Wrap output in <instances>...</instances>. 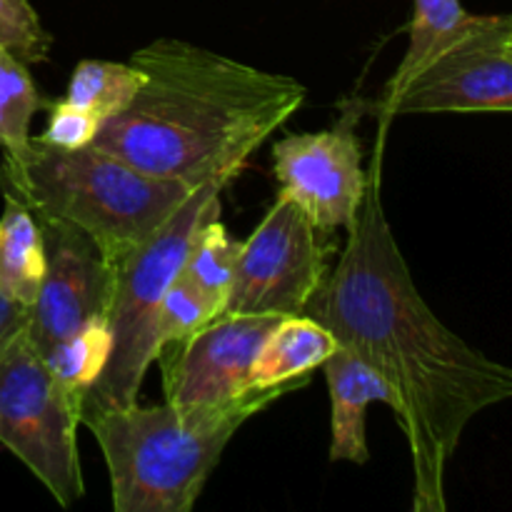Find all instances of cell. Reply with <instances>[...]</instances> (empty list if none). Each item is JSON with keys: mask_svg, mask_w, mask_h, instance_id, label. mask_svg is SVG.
Instances as JSON below:
<instances>
[{"mask_svg": "<svg viewBox=\"0 0 512 512\" xmlns=\"http://www.w3.org/2000/svg\"><path fill=\"white\" fill-rule=\"evenodd\" d=\"M380 153L348 240L305 315L385 380L413 463V510L445 512L465 428L512 398V370L465 343L420 295L383 208Z\"/></svg>", "mask_w": 512, "mask_h": 512, "instance_id": "cell-1", "label": "cell"}, {"mask_svg": "<svg viewBox=\"0 0 512 512\" xmlns=\"http://www.w3.org/2000/svg\"><path fill=\"white\" fill-rule=\"evenodd\" d=\"M130 65L143 73V85L123 113L100 125L93 145L193 188L233 180L308 98L293 75L178 38L143 45Z\"/></svg>", "mask_w": 512, "mask_h": 512, "instance_id": "cell-2", "label": "cell"}, {"mask_svg": "<svg viewBox=\"0 0 512 512\" xmlns=\"http://www.w3.org/2000/svg\"><path fill=\"white\" fill-rule=\"evenodd\" d=\"M310 378L250 388L218 405H128L80 420L103 453L115 512H190L225 448L253 415Z\"/></svg>", "mask_w": 512, "mask_h": 512, "instance_id": "cell-3", "label": "cell"}, {"mask_svg": "<svg viewBox=\"0 0 512 512\" xmlns=\"http://www.w3.org/2000/svg\"><path fill=\"white\" fill-rule=\"evenodd\" d=\"M0 188L23 200L35 218L78 228L113 265L148 240L195 190L145 173L95 145L65 150L38 135L20 158L3 155Z\"/></svg>", "mask_w": 512, "mask_h": 512, "instance_id": "cell-4", "label": "cell"}, {"mask_svg": "<svg viewBox=\"0 0 512 512\" xmlns=\"http://www.w3.org/2000/svg\"><path fill=\"white\" fill-rule=\"evenodd\" d=\"M228 183V178H213L195 185L188 200L115 265L108 308L110 355L100 378L85 393L80 420L138 403L145 373L160 353L155 325L163 295L178 278L200 230L220 218V195Z\"/></svg>", "mask_w": 512, "mask_h": 512, "instance_id": "cell-5", "label": "cell"}, {"mask_svg": "<svg viewBox=\"0 0 512 512\" xmlns=\"http://www.w3.org/2000/svg\"><path fill=\"white\" fill-rule=\"evenodd\" d=\"M78 425L80 405L55 380L23 328L0 355V445L63 508L85 493Z\"/></svg>", "mask_w": 512, "mask_h": 512, "instance_id": "cell-6", "label": "cell"}, {"mask_svg": "<svg viewBox=\"0 0 512 512\" xmlns=\"http://www.w3.org/2000/svg\"><path fill=\"white\" fill-rule=\"evenodd\" d=\"M383 120L423 113H510L512 18L475 15L398 88L375 105Z\"/></svg>", "mask_w": 512, "mask_h": 512, "instance_id": "cell-7", "label": "cell"}, {"mask_svg": "<svg viewBox=\"0 0 512 512\" xmlns=\"http://www.w3.org/2000/svg\"><path fill=\"white\" fill-rule=\"evenodd\" d=\"M330 233L278 193L258 228L240 243L223 315H305L330 270Z\"/></svg>", "mask_w": 512, "mask_h": 512, "instance_id": "cell-8", "label": "cell"}, {"mask_svg": "<svg viewBox=\"0 0 512 512\" xmlns=\"http://www.w3.org/2000/svg\"><path fill=\"white\" fill-rule=\"evenodd\" d=\"M360 110H345L338 125L318 133H293L273 145L280 195L305 210L318 228L345 230L368 190L363 143L355 133Z\"/></svg>", "mask_w": 512, "mask_h": 512, "instance_id": "cell-9", "label": "cell"}, {"mask_svg": "<svg viewBox=\"0 0 512 512\" xmlns=\"http://www.w3.org/2000/svg\"><path fill=\"white\" fill-rule=\"evenodd\" d=\"M45 270L28 308L25 335L43 355L50 345L95 320H108L115 265L85 233L53 218H38Z\"/></svg>", "mask_w": 512, "mask_h": 512, "instance_id": "cell-10", "label": "cell"}, {"mask_svg": "<svg viewBox=\"0 0 512 512\" xmlns=\"http://www.w3.org/2000/svg\"><path fill=\"white\" fill-rule=\"evenodd\" d=\"M280 318L218 315L188 338L160 350L165 400L173 405H218L253 385V363Z\"/></svg>", "mask_w": 512, "mask_h": 512, "instance_id": "cell-11", "label": "cell"}, {"mask_svg": "<svg viewBox=\"0 0 512 512\" xmlns=\"http://www.w3.org/2000/svg\"><path fill=\"white\" fill-rule=\"evenodd\" d=\"M320 368L330 393V460L365 465L370 460L368 408L373 403L393 408V393L365 360L340 345Z\"/></svg>", "mask_w": 512, "mask_h": 512, "instance_id": "cell-12", "label": "cell"}, {"mask_svg": "<svg viewBox=\"0 0 512 512\" xmlns=\"http://www.w3.org/2000/svg\"><path fill=\"white\" fill-rule=\"evenodd\" d=\"M335 350L338 340L318 320L308 315L280 318L255 358L253 385L268 388L295 378H310Z\"/></svg>", "mask_w": 512, "mask_h": 512, "instance_id": "cell-13", "label": "cell"}, {"mask_svg": "<svg viewBox=\"0 0 512 512\" xmlns=\"http://www.w3.org/2000/svg\"><path fill=\"white\" fill-rule=\"evenodd\" d=\"M0 215V293L30 308L38 295L45 270V248L40 223L33 210L13 195H3Z\"/></svg>", "mask_w": 512, "mask_h": 512, "instance_id": "cell-14", "label": "cell"}, {"mask_svg": "<svg viewBox=\"0 0 512 512\" xmlns=\"http://www.w3.org/2000/svg\"><path fill=\"white\" fill-rule=\"evenodd\" d=\"M140 85L143 73L130 63L80 60L70 75L63 100L105 123L133 103Z\"/></svg>", "mask_w": 512, "mask_h": 512, "instance_id": "cell-15", "label": "cell"}, {"mask_svg": "<svg viewBox=\"0 0 512 512\" xmlns=\"http://www.w3.org/2000/svg\"><path fill=\"white\" fill-rule=\"evenodd\" d=\"M110 355V333L108 320H95L83 325L75 333L65 335L43 353L50 373L55 375L65 393L83 405L85 393L95 385L100 373L105 370Z\"/></svg>", "mask_w": 512, "mask_h": 512, "instance_id": "cell-16", "label": "cell"}, {"mask_svg": "<svg viewBox=\"0 0 512 512\" xmlns=\"http://www.w3.org/2000/svg\"><path fill=\"white\" fill-rule=\"evenodd\" d=\"M48 105L30 75V65L0 48V148L5 158H20L28 150L30 125Z\"/></svg>", "mask_w": 512, "mask_h": 512, "instance_id": "cell-17", "label": "cell"}, {"mask_svg": "<svg viewBox=\"0 0 512 512\" xmlns=\"http://www.w3.org/2000/svg\"><path fill=\"white\" fill-rule=\"evenodd\" d=\"M240 253V240L230 238L225 225L210 220L198 238L190 245L185 263L180 268V278L193 285L215 310L223 315L225 300H228L230 283H233L235 260Z\"/></svg>", "mask_w": 512, "mask_h": 512, "instance_id": "cell-18", "label": "cell"}, {"mask_svg": "<svg viewBox=\"0 0 512 512\" xmlns=\"http://www.w3.org/2000/svg\"><path fill=\"white\" fill-rule=\"evenodd\" d=\"M470 18H473V13H468L460 0H415L413 23L408 30V48H405V55L395 68L393 78L385 83V90H393L400 83H405L425 60L433 58L445 43H450L470 23Z\"/></svg>", "mask_w": 512, "mask_h": 512, "instance_id": "cell-19", "label": "cell"}, {"mask_svg": "<svg viewBox=\"0 0 512 512\" xmlns=\"http://www.w3.org/2000/svg\"><path fill=\"white\" fill-rule=\"evenodd\" d=\"M215 318H218V310L193 285L185 283L178 273V278L173 280L168 293L163 295V303H160L158 310V325H155L158 350L188 338V335H193L195 330H200Z\"/></svg>", "mask_w": 512, "mask_h": 512, "instance_id": "cell-20", "label": "cell"}, {"mask_svg": "<svg viewBox=\"0 0 512 512\" xmlns=\"http://www.w3.org/2000/svg\"><path fill=\"white\" fill-rule=\"evenodd\" d=\"M0 48L25 65H38L50 58L53 35L43 28L30 0H0Z\"/></svg>", "mask_w": 512, "mask_h": 512, "instance_id": "cell-21", "label": "cell"}, {"mask_svg": "<svg viewBox=\"0 0 512 512\" xmlns=\"http://www.w3.org/2000/svg\"><path fill=\"white\" fill-rule=\"evenodd\" d=\"M45 110H48V123H45V130L38 135V140L55 145V148H88V145H93L100 125H103L85 110L65 103L63 98L48 103Z\"/></svg>", "mask_w": 512, "mask_h": 512, "instance_id": "cell-22", "label": "cell"}, {"mask_svg": "<svg viewBox=\"0 0 512 512\" xmlns=\"http://www.w3.org/2000/svg\"><path fill=\"white\" fill-rule=\"evenodd\" d=\"M25 323H28V308L13 303L0 293V355L8 348L10 340L25 328Z\"/></svg>", "mask_w": 512, "mask_h": 512, "instance_id": "cell-23", "label": "cell"}]
</instances>
